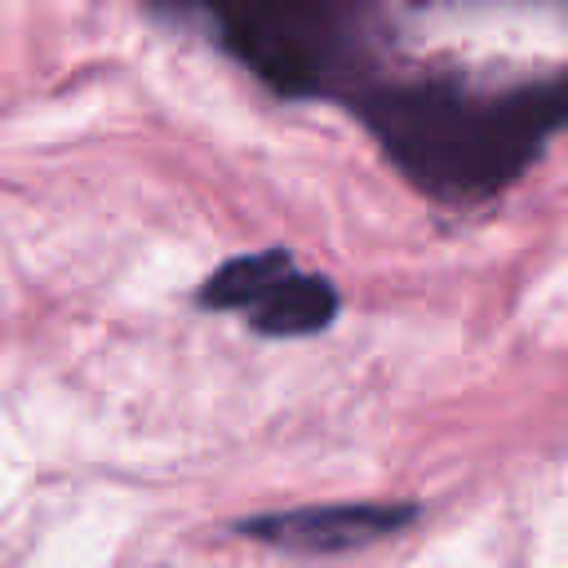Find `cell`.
Masks as SVG:
<instances>
[{"mask_svg": "<svg viewBox=\"0 0 568 568\" xmlns=\"http://www.w3.org/2000/svg\"><path fill=\"white\" fill-rule=\"evenodd\" d=\"M284 275H293V257L284 248L231 257L200 284V306H209V311H244L248 315Z\"/></svg>", "mask_w": 568, "mask_h": 568, "instance_id": "cell-4", "label": "cell"}, {"mask_svg": "<svg viewBox=\"0 0 568 568\" xmlns=\"http://www.w3.org/2000/svg\"><path fill=\"white\" fill-rule=\"evenodd\" d=\"M373 124L413 178L462 191L506 182L546 133L528 93L493 106L453 93H404L377 102Z\"/></svg>", "mask_w": 568, "mask_h": 568, "instance_id": "cell-1", "label": "cell"}, {"mask_svg": "<svg viewBox=\"0 0 568 568\" xmlns=\"http://www.w3.org/2000/svg\"><path fill=\"white\" fill-rule=\"evenodd\" d=\"M532 102H537V111H541L546 124H564L568 120V75L555 80V84L532 89Z\"/></svg>", "mask_w": 568, "mask_h": 568, "instance_id": "cell-5", "label": "cell"}, {"mask_svg": "<svg viewBox=\"0 0 568 568\" xmlns=\"http://www.w3.org/2000/svg\"><path fill=\"white\" fill-rule=\"evenodd\" d=\"M337 315V293L324 275H284L253 311L248 324L266 337H306Z\"/></svg>", "mask_w": 568, "mask_h": 568, "instance_id": "cell-3", "label": "cell"}, {"mask_svg": "<svg viewBox=\"0 0 568 568\" xmlns=\"http://www.w3.org/2000/svg\"><path fill=\"white\" fill-rule=\"evenodd\" d=\"M417 506H306V510H280V515H257L244 519L240 532L271 541L280 550H311V555H328V550H351L364 541H377L404 524H413Z\"/></svg>", "mask_w": 568, "mask_h": 568, "instance_id": "cell-2", "label": "cell"}]
</instances>
